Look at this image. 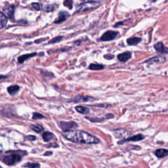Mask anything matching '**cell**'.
<instances>
[{
	"mask_svg": "<svg viewBox=\"0 0 168 168\" xmlns=\"http://www.w3.org/2000/svg\"><path fill=\"white\" fill-rule=\"evenodd\" d=\"M30 128L34 131H35V132L38 133H40L44 129L43 126L40 124H33L30 126Z\"/></svg>",
	"mask_w": 168,
	"mask_h": 168,
	"instance_id": "ac0fdd59",
	"label": "cell"
},
{
	"mask_svg": "<svg viewBox=\"0 0 168 168\" xmlns=\"http://www.w3.org/2000/svg\"><path fill=\"white\" fill-rule=\"evenodd\" d=\"M104 68V66L103 65H99V64H91L89 66V69L91 70H103Z\"/></svg>",
	"mask_w": 168,
	"mask_h": 168,
	"instance_id": "ffe728a7",
	"label": "cell"
},
{
	"mask_svg": "<svg viewBox=\"0 0 168 168\" xmlns=\"http://www.w3.org/2000/svg\"><path fill=\"white\" fill-rule=\"evenodd\" d=\"M62 39H63V37L62 36L56 37V38H53L52 40H51L49 42V44H56V43H58V42H60L61 41H62Z\"/></svg>",
	"mask_w": 168,
	"mask_h": 168,
	"instance_id": "cb8c5ba5",
	"label": "cell"
},
{
	"mask_svg": "<svg viewBox=\"0 0 168 168\" xmlns=\"http://www.w3.org/2000/svg\"><path fill=\"white\" fill-rule=\"evenodd\" d=\"M155 155L159 158H162L168 156V150L164 149H158L154 152Z\"/></svg>",
	"mask_w": 168,
	"mask_h": 168,
	"instance_id": "4fadbf2b",
	"label": "cell"
},
{
	"mask_svg": "<svg viewBox=\"0 0 168 168\" xmlns=\"http://www.w3.org/2000/svg\"><path fill=\"white\" fill-rule=\"evenodd\" d=\"M166 61L165 57H152L151 59L146 61V62H164Z\"/></svg>",
	"mask_w": 168,
	"mask_h": 168,
	"instance_id": "d6986e66",
	"label": "cell"
},
{
	"mask_svg": "<svg viewBox=\"0 0 168 168\" xmlns=\"http://www.w3.org/2000/svg\"><path fill=\"white\" fill-rule=\"evenodd\" d=\"M24 167H34V168H36V167H40V164L39 163H27V164H25L23 166Z\"/></svg>",
	"mask_w": 168,
	"mask_h": 168,
	"instance_id": "7402d4cb",
	"label": "cell"
},
{
	"mask_svg": "<svg viewBox=\"0 0 168 168\" xmlns=\"http://www.w3.org/2000/svg\"><path fill=\"white\" fill-rule=\"evenodd\" d=\"M52 154V152H46L44 154V156H51Z\"/></svg>",
	"mask_w": 168,
	"mask_h": 168,
	"instance_id": "f546056e",
	"label": "cell"
},
{
	"mask_svg": "<svg viewBox=\"0 0 168 168\" xmlns=\"http://www.w3.org/2000/svg\"><path fill=\"white\" fill-rule=\"evenodd\" d=\"M22 160V156L17 154H13L9 156H5L2 158V161L7 166H13L18 164Z\"/></svg>",
	"mask_w": 168,
	"mask_h": 168,
	"instance_id": "7a4b0ae2",
	"label": "cell"
},
{
	"mask_svg": "<svg viewBox=\"0 0 168 168\" xmlns=\"http://www.w3.org/2000/svg\"><path fill=\"white\" fill-rule=\"evenodd\" d=\"M131 56H132V53H131V52L125 51V52H122V53H120V54L118 55L117 57H118V59L120 61L122 62H125L131 59Z\"/></svg>",
	"mask_w": 168,
	"mask_h": 168,
	"instance_id": "52a82bcc",
	"label": "cell"
},
{
	"mask_svg": "<svg viewBox=\"0 0 168 168\" xmlns=\"http://www.w3.org/2000/svg\"><path fill=\"white\" fill-rule=\"evenodd\" d=\"M94 100V98L89 96H83V95H78L72 99H70L69 102H74V103H86L89 101H93Z\"/></svg>",
	"mask_w": 168,
	"mask_h": 168,
	"instance_id": "8992f818",
	"label": "cell"
},
{
	"mask_svg": "<svg viewBox=\"0 0 168 168\" xmlns=\"http://www.w3.org/2000/svg\"><path fill=\"white\" fill-rule=\"evenodd\" d=\"M104 57L106 59H112L114 57V56L113 55H110V54H108V55H105L104 56Z\"/></svg>",
	"mask_w": 168,
	"mask_h": 168,
	"instance_id": "f1b7e54d",
	"label": "cell"
},
{
	"mask_svg": "<svg viewBox=\"0 0 168 168\" xmlns=\"http://www.w3.org/2000/svg\"><path fill=\"white\" fill-rule=\"evenodd\" d=\"M119 33L118 32L112 31V30H108L106 32L104 33L103 35L101 36V38H100V41H112L116 38V37Z\"/></svg>",
	"mask_w": 168,
	"mask_h": 168,
	"instance_id": "277c9868",
	"label": "cell"
},
{
	"mask_svg": "<svg viewBox=\"0 0 168 168\" xmlns=\"http://www.w3.org/2000/svg\"><path fill=\"white\" fill-rule=\"evenodd\" d=\"M141 41V38H137V37H133L127 40V43L129 45H135L140 43Z\"/></svg>",
	"mask_w": 168,
	"mask_h": 168,
	"instance_id": "e0dca14e",
	"label": "cell"
},
{
	"mask_svg": "<svg viewBox=\"0 0 168 168\" xmlns=\"http://www.w3.org/2000/svg\"><path fill=\"white\" fill-rule=\"evenodd\" d=\"M62 136L68 141L77 143L91 145L98 144L101 142L96 136L83 131L71 130L66 131L62 133Z\"/></svg>",
	"mask_w": 168,
	"mask_h": 168,
	"instance_id": "6da1fadb",
	"label": "cell"
},
{
	"mask_svg": "<svg viewBox=\"0 0 168 168\" xmlns=\"http://www.w3.org/2000/svg\"><path fill=\"white\" fill-rule=\"evenodd\" d=\"M60 128L62 129L63 132H66V131H71L74 129H76L78 125V124L74 122L70 121V122H65V121H61V122H58Z\"/></svg>",
	"mask_w": 168,
	"mask_h": 168,
	"instance_id": "3957f363",
	"label": "cell"
},
{
	"mask_svg": "<svg viewBox=\"0 0 168 168\" xmlns=\"http://www.w3.org/2000/svg\"><path fill=\"white\" fill-rule=\"evenodd\" d=\"M145 139V136L142 135V134H138V135H134L133 136H131V137H129L128 139H126L124 141H122V142L120 141L118 144H122V143H125V142H129V141H134V142H136V141H142L143 140Z\"/></svg>",
	"mask_w": 168,
	"mask_h": 168,
	"instance_id": "ba28073f",
	"label": "cell"
},
{
	"mask_svg": "<svg viewBox=\"0 0 168 168\" xmlns=\"http://www.w3.org/2000/svg\"><path fill=\"white\" fill-rule=\"evenodd\" d=\"M76 110L82 114H88L89 112H90V109L86 107H82V106H77L75 108Z\"/></svg>",
	"mask_w": 168,
	"mask_h": 168,
	"instance_id": "2e32d148",
	"label": "cell"
},
{
	"mask_svg": "<svg viewBox=\"0 0 168 168\" xmlns=\"http://www.w3.org/2000/svg\"><path fill=\"white\" fill-rule=\"evenodd\" d=\"M32 7L36 10H40L41 9V5L38 3H33L32 4Z\"/></svg>",
	"mask_w": 168,
	"mask_h": 168,
	"instance_id": "484cf974",
	"label": "cell"
},
{
	"mask_svg": "<svg viewBox=\"0 0 168 168\" xmlns=\"http://www.w3.org/2000/svg\"><path fill=\"white\" fill-rule=\"evenodd\" d=\"M99 5V2H89L84 3L80 5V6L78 7V11L79 12L86 11V10H87L96 7Z\"/></svg>",
	"mask_w": 168,
	"mask_h": 168,
	"instance_id": "5b68a950",
	"label": "cell"
},
{
	"mask_svg": "<svg viewBox=\"0 0 168 168\" xmlns=\"http://www.w3.org/2000/svg\"><path fill=\"white\" fill-rule=\"evenodd\" d=\"M54 136L55 135L51 132H49V131H47V132L44 133L42 135V138H43V140L45 142H49L54 138Z\"/></svg>",
	"mask_w": 168,
	"mask_h": 168,
	"instance_id": "9a60e30c",
	"label": "cell"
},
{
	"mask_svg": "<svg viewBox=\"0 0 168 168\" xmlns=\"http://www.w3.org/2000/svg\"><path fill=\"white\" fill-rule=\"evenodd\" d=\"M154 49L156 51L161 52V53H168V49L162 42H158V43L154 45Z\"/></svg>",
	"mask_w": 168,
	"mask_h": 168,
	"instance_id": "8fae6325",
	"label": "cell"
},
{
	"mask_svg": "<svg viewBox=\"0 0 168 168\" xmlns=\"http://www.w3.org/2000/svg\"><path fill=\"white\" fill-rule=\"evenodd\" d=\"M37 55V52H33V53H30V54H25L23 55L18 58V62L20 63V64H22L26 60L29 59L30 58L34 57Z\"/></svg>",
	"mask_w": 168,
	"mask_h": 168,
	"instance_id": "7c38bea8",
	"label": "cell"
},
{
	"mask_svg": "<svg viewBox=\"0 0 168 168\" xmlns=\"http://www.w3.org/2000/svg\"><path fill=\"white\" fill-rule=\"evenodd\" d=\"M25 139H27V140H28V141H33L36 140V136H34V135H28V136H26Z\"/></svg>",
	"mask_w": 168,
	"mask_h": 168,
	"instance_id": "4316f807",
	"label": "cell"
},
{
	"mask_svg": "<svg viewBox=\"0 0 168 168\" xmlns=\"http://www.w3.org/2000/svg\"><path fill=\"white\" fill-rule=\"evenodd\" d=\"M4 11L3 12L5 15L8 17L9 19H13L14 17V11H15V7L13 5H9V7H5L4 9Z\"/></svg>",
	"mask_w": 168,
	"mask_h": 168,
	"instance_id": "30bf717a",
	"label": "cell"
},
{
	"mask_svg": "<svg viewBox=\"0 0 168 168\" xmlns=\"http://www.w3.org/2000/svg\"><path fill=\"white\" fill-rule=\"evenodd\" d=\"M44 118H45V116L44 115H42L38 112L33 113V116H32L33 120H40V119H44Z\"/></svg>",
	"mask_w": 168,
	"mask_h": 168,
	"instance_id": "603a6c76",
	"label": "cell"
},
{
	"mask_svg": "<svg viewBox=\"0 0 168 168\" xmlns=\"http://www.w3.org/2000/svg\"><path fill=\"white\" fill-rule=\"evenodd\" d=\"M55 9L53 5H48V6L45 7V10L46 11H52Z\"/></svg>",
	"mask_w": 168,
	"mask_h": 168,
	"instance_id": "83f0119b",
	"label": "cell"
},
{
	"mask_svg": "<svg viewBox=\"0 0 168 168\" xmlns=\"http://www.w3.org/2000/svg\"><path fill=\"white\" fill-rule=\"evenodd\" d=\"M64 5L71 9L72 8V0H65Z\"/></svg>",
	"mask_w": 168,
	"mask_h": 168,
	"instance_id": "d4e9b609",
	"label": "cell"
},
{
	"mask_svg": "<svg viewBox=\"0 0 168 168\" xmlns=\"http://www.w3.org/2000/svg\"><path fill=\"white\" fill-rule=\"evenodd\" d=\"M1 16H0V19H1V28H3L5 27L7 23V16L5 15L3 12L1 13Z\"/></svg>",
	"mask_w": 168,
	"mask_h": 168,
	"instance_id": "44dd1931",
	"label": "cell"
},
{
	"mask_svg": "<svg viewBox=\"0 0 168 168\" xmlns=\"http://www.w3.org/2000/svg\"><path fill=\"white\" fill-rule=\"evenodd\" d=\"M68 17H69V14L66 11H61L59 13V16H58L57 19L55 20L54 23L56 24H60L65 21Z\"/></svg>",
	"mask_w": 168,
	"mask_h": 168,
	"instance_id": "9c48e42d",
	"label": "cell"
},
{
	"mask_svg": "<svg viewBox=\"0 0 168 168\" xmlns=\"http://www.w3.org/2000/svg\"><path fill=\"white\" fill-rule=\"evenodd\" d=\"M7 76H1V79H3V78H7Z\"/></svg>",
	"mask_w": 168,
	"mask_h": 168,
	"instance_id": "4dcf8cb0",
	"label": "cell"
},
{
	"mask_svg": "<svg viewBox=\"0 0 168 168\" xmlns=\"http://www.w3.org/2000/svg\"><path fill=\"white\" fill-rule=\"evenodd\" d=\"M20 90V87L17 85H13V86H10L7 88V92L9 93V94L10 95H15Z\"/></svg>",
	"mask_w": 168,
	"mask_h": 168,
	"instance_id": "5bb4252c",
	"label": "cell"
}]
</instances>
